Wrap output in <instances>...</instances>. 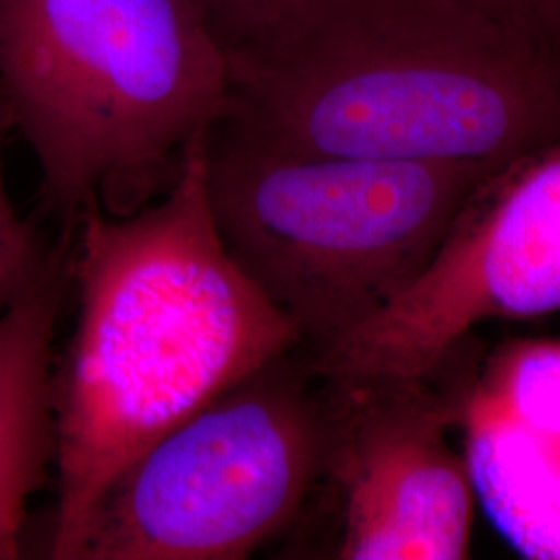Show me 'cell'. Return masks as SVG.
I'll return each instance as SVG.
<instances>
[{"instance_id": "cell-1", "label": "cell", "mask_w": 560, "mask_h": 560, "mask_svg": "<svg viewBox=\"0 0 560 560\" xmlns=\"http://www.w3.org/2000/svg\"><path fill=\"white\" fill-rule=\"evenodd\" d=\"M201 138L175 183L129 217L83 208L69 245L80 318L55 376L50 559L73 560L104 490L203 405L301 347L219 240Z\"/></svg>"}, {"instance_id": "cell-2", "label": "cell", "mask_w": 560, "mask_h": 560, "mask_svg": "<svg viewBox=\"0 0 560 560\" xmlns=\"http://www.w3.org/2000/svg\"><path fill=\"white\" fill-rule=\"evenodd\" d=\"M221 119L307 156L506 162L560 141V55L448 0H312L229 50Z\"/></svg>"}, {"instance_id": "cell-3", "label": "cell", "mask_w": 560, "mask_h": 560, "mask_svg": "<svg viewBox=\"0 0 560 560\" xmlns=\"http://www.w3.org/2000/svg\"><path fill=\"white\" fill-rule=\"evenodd\" d=\"M229 88L200 0H0V98L62 243L90 203L129 217L159 200Z\"/></svg>"}, {"instance_id": "cell-4", "label": "cell", "mask_w": 560, "mask_h": 560, "mask_svg": "<svg viewBox=\"0 0 560 560\" xmlns=\"http://www.w3.org/2000/svg\"><path fill=\"white\" fill-rule=\"evenodd\" d=\"M501 164L307 156L224 119L203 145L219 240L293 324L307 355L358 330L420 279Z\"/></svg>"}, {"instance_id": "cell-5", "label": "cell", "mask_w": 560, "mask_h": 560, "mask_svg": "<svg viewBox=\"0 0 560 560\" xmlns=\"http://www.w3.org/2000/svg\"><path fill=\"white\" fill-rule=\"evenodd\" d=\"M322 381L303 347L268 361L131 460L73 560H241L298 517L322 481Z\"/></svg>"}, {"instance_id": "cell-6", "label": "cell", "mask_w": 560, "mask_h": 560, "mask_svg": "<svg viewBox=\"0 0 560 560\" xmlns=\"http://www.w3.org/2000/svg\"><path fill=\"white\" fill-rule=\"evenodd\" d=\"M560 310V141L501 164L409 289L316 355L322 381L420 378L483 322Z\"/></svg>"}, {"instance_id": "cell-7", "label": "cell", "mask_w": 560, "mask_h": 560, "mask_svg": "<svg viewBox=\"0 0 560 560\" xmlns=\"http://www.w3.org/2000/svg\"><path fill=\"white\" fill-rule=\"evenodd\" d=\"M455 353L430 376L322 381V480L340 502L335 559H467L476 490L451 442L459 421Z\"/></svg>"}, {"instance_id": "cell-8", "label": "cell", "mask_w": 560, "mask_h": 560, "mask_svg": "<svg viewBox=\"0 0 560 560\" xmlns=\"http://www.w3.org/2000/svg\"><path fill=\"white\" fill-rule=\"evenodd\" d=\"M457 361V428L476 499L523 557L560 559V340Z\"/></svg>"}, {"instance_id": "cell-9", "label": "cell", "mask_w": 560, "mask_h": 560, "mask_svg": "<svg viewBox=\"0 0 560 560\" xmlns=\"http://www.w3.org/2000/svg\"><path fill=\"white\" fill-rule=\"evenodd\" d=\"M69 254L36 291L0 310V560L21 557L27 504L55 465L52 340Z\"/></svg>"}, {"instance_id": "cell-10", "label": "cell", "mask_w": 560, "mask_h": 560, "mask_svg": "<svg viewBox=\"0 0 560 560\" xmlns=\"http://www.w3.org/2000/svg\"><path fill=\"white\" fill-rule=\"evenodd\" d=\"M13 127L7 104L0 98V150L7 129ZM71 245V243H69ZM69 245L46 252L36 231L23 221L9 198L0 162V310L36 291L67 258Z\"/></svg>"}, {"instance_id": "cell-11", "label": "cell", "mask_w": 560, "mask_h": 560, "mask_svg": "<svg viewBox=\"0 0 560 560\" xmlns=\"http://www.w3.org/2000/svg\"><path fill=\"white\" fill-rule=\"evenodd\" d=\"M226 50L256 40L312 0H200Z\"/></svg>"}, {"instance_id": "cell-12", "label": "cell", "mask_w": 560, "mask_h": 560, "mask_svg": "<svg viewBox=\"0 0 560 560\" xmlns=\"http://www.w3.org/2000/svg\"><path fill=\"white\" fill-rule=\"evenodd\" d=\"M448 2L478 15L481 20L499 23L502 27L520 32L523 36L536 38L527 23V18H525L523 0H448ZM536 40H540V38H536Z\"/></svg>"}, {"instance_id": "cell-13", "label": "cell", "mask_w": 560, "mask_h": 560, "mask_svg": "<svg viewBox=\"0 0 560 560\" xmlns=\"http://www.w3.org/2000/svg\"><path fill=\"white\" fill-rule=\"evenodd\" d=\"M523 7L534 36L555 48L560 42V0H523Z\"/></svg>"}]
</instances>
